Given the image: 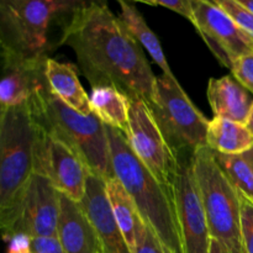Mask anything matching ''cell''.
Instances as JSON below:
<instances>
[{
  "label": "cell",
  "instance_id": "6da1fadb",
  "mask_svg": "<svg viewBox=\"0 0 253 253\" xmlns=\"http://www.w3.org/2000/svg\"><path fill=\"white\" fill-rule=\"evenodd\" d=\"M59 40V44L73 49L91 88L115 86L130 100L152 101L156 76L142 47L106 4L82 1L68 16Z\"/></svg>",
  "mask_w": 253,
  "mask_h": 253
},
{
  "label": "cell",
  "instance_id": "5b68a950",
  "mask_svg": "<svg viewBox=\"0 0 253 253\" xmlns=\"http://www.w3.org/2000/svg\"><path fill=\"white\" fill-rule=\"evenodd\" d=\"M193 168L211 237L225 253H246L241 236L239 190L216 162L214 151L208 146L198 150Z\"/></svg>",
  "mask_w": 253,
  "mask_h": 253
},
{
  "label": "cell",
  "instance_id": "ffe728a7",
  "mask_svg": "<svg viewBox=\"0 0 253 253\" xmlns=\"http://www.w3.org/2000/svg\"><path fill=\"white\" fill-rule=\"evenodd\" d=\"M120 5V21L127 30L128 34L135 39V41L140 44L141 47L148 52L153 61L157 63V66L162 69L163 74L168 77H174L169 64H168L167 58L163 53V48L161 46V42L158 37L156 36L155 32L150 29L146 24L145 19L138 11L137 7L128 1H119Z\"/></svg>",
  "mask_w": 253,
  "mask_h": 253
},
{
  "label": "cell",
  "instance_id": "484cf974",
  "mask_svg": "<svg viewBox=\"0 0 253 253\" xmlns=\"http://www.w3.org/2000/svg\"><path fill=\"white\" fill-rule=\"evenodd\" d=\"M133 253H167V251L163 249L160 240L156 237L152 230L142 221V225L138 230L136 249Z\"/></svg>",
  "mask_w": 253,
  "mask_h": 253
},
{
  "label": "cell",
  "instance_id": "ac0fdd59",
  "mask_svg": "<svg viewBox=\"0 0 253 253\" xmlns=\"http://www.w3.org/2000/svg\"><path fill=\"white\" fill-rule=\"evenodd\" d=\"M91 111L105 126L121 131L127 137L131 100L115 86L91 88L89 95Z\"/></svg>",
  "mask_w": 253,
  "mask_h": 253
},
{
  "label": "cell",
  "instance_id": "836d02e7",
  "mask_svg": "<svg viewBox=\"0 0 253 253\" xmlns=\"http://www.w3.org/2000/svg\"><path fill=\"white\" fill-rule=\"evenodd\" d=\"M5 111H6V108H5V106L2 105L1 100H0V121H1V120H2V118H4Z\"/></svg>",
  "mask_w": 253,
  "mask_h": 253
},
{
  "label": "cell",
  "instance_id": "f1b7e54d",
  "mask_svg": "<svg viewBox=\"0 0 253 253\" xmlns=\"http://www.w3.org/2000/svg\"><path fill=\"white\" fill-rule=\"evenodd\" d=\"M32 253H66L57 237L32 239Z\"/></svg>",
  "mask_w": 253,
  "mask_h": 253
},
{
  "label": "cell",
  "instance_id": "1f68e13d",
  "mask_svg": "<svg viewBox=\"0 0 253 253\" xmlns=\"http://www.w3.org/2000/svg\"><path fill=\"white\" fill-rule=\"evenodd\" d=\"M239 1L253 14V0H239Z\"/></svg>",
  "mask_w": 253,
  "mask_h": 253
},
{
  "label": "cell",
  "instance_id": "2e32d148",
  "mask_svg": "<svg viewBox=\"0 0 253 253\" xmlns=\"http://www.w3.org/2000/svg\"><path fill=\"white\" fill-rule=\"evenodd\" d=\"M208 100L216 118L246 125L253 105V96L234 77L210 78Z\"/></svg>",
  "mask_w": 253,
  "mask_h": 253
},
{
  "label": "cell",
  "instance_id": "8992f818",
  "mask_svg": "<svg viewBox=\"0 0 253 253\" xmlns=\"http://www.w3.org/2000/svg\"><path fill=\"white\" fill-rule=\"evenodd\" d=\"M82 1L0 0L1 56L40 58L48 51V27L57 16L71 15Z\"/></svg>",
  "mask_w": 253,
  "mask_h": 253
},
{
  "label": "cell",
  "instance_id": "3957f363",
  "mask_svg": "<svg viewBox=\"0 0 253 253\" xmlns=\"http://www.w3.org/2000/svg\"><path fill=\"white\" fill-rule=\"evenodd\" d=\"M27 106L35 124L71 148L83 161L89 173L105 182L116 178L106 126L95 114L77 113L51 93L48 84L34 94Z\"/></svg>",
  "mask_w": 253,
  "mask_h": 253
},
{
  "label": "cell",
  "instance_id": "8fae6325",
  "mask_svg": "<svg viewBox=\"0 0 253 253\" xmlns=\"http://www.w3.org/2000/svg\"><path fill=\"white\" fill-rule=\"evenodd\" d=\"M35 173L48 178L62 195L78 203L83 200L89 174L88 168L71 148L49 136L37 125Z\"/></svg>",
  "mask_w": 253,
  "mask_h": 253
},
{
  "label": "cell",
  "instance_id": "7a4b0ae2",
  "mask_svg": "<svg viewBox=\"0 0 253 253\" xmlns=\"http://www.w3.org/2000/svg\"><path fill=\"white\" fill-rule=\"evenodd\" d=\"M115 177L131 195L142 221L167 253H184L173 188L161 184L133 153L121 131L106 126Z\"/></svg>",
  "mask_w": 253,
  "mask_h": 253
},
{
  "label": "cell",
  "instance_id": "cb8c5ba5",
  "mask_svg": "<svg viewBox=\"0 0 253 253\" xmlns=\"http://www.w3.org/2000/svg\"><path fill=\"white\" fill-rule=\"evenodd\" d=\"M240 195V207H241V236L242 244L246 253H253V200L247 198L242 193Z\"/></svg>",
  "mask_w": 253,
  "mask_h": 253
},
{
  "label": "cell",
  "instance_id": "d4e9b609",
  "mask_svg": "<svg viewBox=\"0 0 253 253\" xmlns=\"http://www.w3.org/2000/svg\"><path fill=\"white\" fill-rule=\"evenodd\" d=\"M234 78L253 95V53L236 59L231 67Z\"/></svg>",
  "mask_w": 253,
  "mask_h": 253
},
{
  "label": "cell",
  "instance_id": "83f0119b",
  "mask_svg": "<svg viewBox=\"0 0 253 253\" xmlns=\"http://www.w3.org/2000/svg\"><path fill=\"white\" fill-rule=\"evenodd\" d=\"M7 242L6 253H32V237L24 232L11 235Z\"/></svg>",
  "mask_w": 253,
  "mask_h": 253
},
{
  "label": "cell",
  "instance_id": "d6a6232c",
  "mask_svg": "<svg viewBox=\"0 0 253 253\" xmlns=\"http://www.w3.org/2000/svg\"><path fill=\"white\" fill-rule=\"evenodd\" d=\"M244 157L246 158L247 161H249L250 165H251V166H252V168H253V147L251 148V150L249 151V152L244 153Z\"/></svg>",
  "mask_w": 253,
  "mask_h": 253
},
{
  "label": "cell",
  "instance_id": "ba28073f",
  "mask_svg": "<svg viewBox=\"0 0 253 253\" xmlns=\"http://www.w3.org/2000/svg\"><path fill=\"white\" fill-rule=\"evenodd\" d=\"M127 141L133 153L153 177L173 188L178 172V160L158 127L146 101L133 99L130 105Z\"/></svg>",
  "mask_w": 253,
  "mask_h": 253
},
{
  "label": "cell",
  "instance_id": "4dcf8cb0",
  "mask_svg": "<svg viewBox=\"0 0 253 253\" xmlns=\"http://www.w3.org/2000/svg\"><path fill=\"white\" fill-rule=\"evenodd\" d=\"M246 127H247V130H249L250 132H251V135L253 136V105H252V108H251V111H250L249 118H247Z\"/></svg>",
  "mask_w": 253,
  "mask_h": 253
},
{
  "label": "cell",
  "instance_id": "30bf717a",
  "mask_svg": "<svg viewBox=\"0 0 253 253\" xmlns=\"http://www.w3.org/2000/svg\"><path fill=\"white\" fill-rule=\"evenodd\" d=\"M193 157L177 156L178 172L173 183L175 208L184 253H209L211 235L195 180Z\"/></svg>",
  "mask_w": 253,
  "mask_h": 253
},
{
  "label": "cell",
  "instance_id": "f546056e",
  "mask_svg": "<svg viewBox=\"0 0 253 253\" xmlns=\"http://www.w3.org/2000/svg\"><path fill=\"white\" fill-rule=\"evenodd\" d=\"M209 253H225L224 249L221 247V245L216 241L215 239L211 237V242H210V251Z\"/></svg>",
  "mask_w": 253,
  "mask_h": 253
},
{
  "label": "cell",
  "instance_id": "277c9868",
  "mask_svg": "<svg viewBox=\"0 0 253 253\" xmlns=\"http://www.w3.org/2000/svg\"><path fill=\"white\" fill-rule=\"evenodd\" d=\"M36 125L27 103L7 108L0 121V236L6 239L35 173Z\"/></svg>",
  "mask_w": 253,
  "mask_h": 253
},
{
  "label": "cell",
  "instance_id": "e0dca14e",
  "mask_svg": "<svg viewBox=\"0 0 253 253\" xmlns=\"http://www.w3.org/2000/svg\"><path fill=\"white\" fill-rule=\"evenodd\" d=\"M46 79L52 94L82 115L91 114L90 99L78 78L77 67L47 58Z\"/></svg>",
  "mask_w": 253,
  "mask_h": 253
},
{
  "label": "cell",
  "instance_id": "9a60e30c",
  "mask_svg": "<svg viewBox=\"0 0 253 253\" xmlns=\"http://www.w3.org/2000/svg\"><path fill=\"white\" fill-rule=\"evenodd\" d=\"M57 239L66 253H103L95 229L81 203L62 194Z\"/></svg>",
  "mask_w": 253,
  "mask_h": 253
},
{
  "label": "cell",
  "instance_id": "5bb4252c",
  "mask_svg": "<svg viewBox=\"0 0 253 253\" xmlns=\"http://www.w3.org/2000/svg\"><path fill=\"white\" fill-rule=\"evenodd\" d=\"M1 57L0 100L6 109L27 103L40 88L47 84V56L32 59Z\"/></svg>",
  "mask_w": 253,
  "mask_h": 253
},
{
  "label": "cell",
  "instance_id": "603a6c76",
  "mask_svg": "<svg viewBox=\"0 0 253 253\" xmlns=\"http://www.w3.org/2000/svg\"><path fill=\"white\" fill-rule=\"evenodd\" d=\"M217 5L227 12L239 25L244 34L253 42V14L239 0H216Z\"/></svg>",
  "mask_w": 253,
  "mask_h": 253
},
{
  "label": "cell",
  "instance_id": "4fadbf2b",
  "mask_svg": "<svg viewBox=\"0 0 253 253\" xmlns=\"http://www.w3.org/2000/svg\"><path fill=\"white\" fill-rule=\"evenodd\" d=\"M81 205L95 229L103 253H132L111 210L105 180L89 173Z\"/></svg>",
  "mask_w": 253,
  "mask_h": 253
},
{
  "label": "cell",
  "instance_id": "e575fe53",
  "mask_svg": "<svg viewBox=\"0 0 253 253\" xmlns=\"http://www.w3.org/2000/svg\"><path fill=\"white\" fill-rule=\"evenodd\" d=\"M0 54H1V43H0Z\"/></svg>",
  "mask_w": 253,
  "mask_h": 253
},
{
  "label": "cell",
  "instance_id": "4316f807",
  "mask_svg": "<svg viewBox=\"0 0 253 253\" xmlns=\"http://www.w3.org/2000/svg\"><path fill=\"white\" fill-rule=\"evenodd\" d=\"M143 4L151 5V6H162L168 10L177 12L182 16L187 17L193 24V9L192 0H143Z\"/></svg>",
  "mask_w": 253,
  "mask_h": 253
},
{
  "label": "cell",
  "instance_id": "9c48e42d",
  "mask_svg": "<svg viewBox=\"0 0 253 253\" xmlns=\"http://www.w3.org/2000/svg\"><path fill=\"white\" fill-rule=\"evenodd\" d=\"M193 25L210 51L231 69L236 59L253 53V42L215 1L192 0Z\"/></svg>",
  "mask_w": 253,
  "mask_h": 253
},
{
  "label": "cell",
  "instance_id": "7c38bea8",
  "mask_svg": "<svg viewBox=\"0 0 253 253\" xmlns=\"http://www.w3.org/2000/svg\"><path fill=\"white\" fill-rule=\"evenodd\" d=\"M61 193L44 175L34 173L21 202L11 235L24 232L35 237H57Z\"/></svg>",
  "mask_w": 253,
  "mask_h": 253
},
{
  "label": "cell",
  "instance_id": "44dd1931",
  "mask_svg": "<svg viewBox=\"0 0 253 253\" xmlns=\"http://www.w3.org/2000/svg\"><path fill=\"white\" fill-rule=\"evenodd\" d=\"M106 195L110 202L116 222L131 252L133 253L136 249L138 230L142 225V219H141L137 207L118 178H113L106 182Z\"/></svg>",
  "mask_w": 253,
  "mask_h": 253
},
{
  "label": "cell",
  "instance_id": "7402d4cb",
  "mask_svg": "<svg viewBox=\"0 0 253 253\" xmlns=\"http://www.w3.org/2000/svg\"><path fill=\"white\" fill-rule=\"evenodd\" d=\"M215 160L234 187L253 200V168L244 155H222L215 152Z\"/></svg>",
  "mask_w": 253,
  "mask_h": 253
},
{
  "label": "cell",
  "instance_id": "d6986e66",
  "mask_svg": "<svg viewBox=\"0 0 253 253\" xmlns=\"http://www.w3.org/2000/svg\"><path fill=\"white\" fill-rule=\"evenodd\" d=\"M207 146L222 155H244L253 147V136L246 125L214 116L208 125Z\"/></svg>",
  "mask_w": 253,
  "mask_h": 253
},
{
  "label": "cell",
  "instance_id": "52a82bcc",
  "mask_svg": "<svg viewBox=\"0 0 253 253\" xmlns=\"http://www.w3.org/2000/svg\"><path fill=\"white\" fill-rule=\"evenodd\" d=\"M147 105L175 157L194 155L207 146L209 120L192 103L175 77H156L155 95Z\"/></svg>",
  "mask_w": 253,
  "mask_h": 253
}]
</instances>
